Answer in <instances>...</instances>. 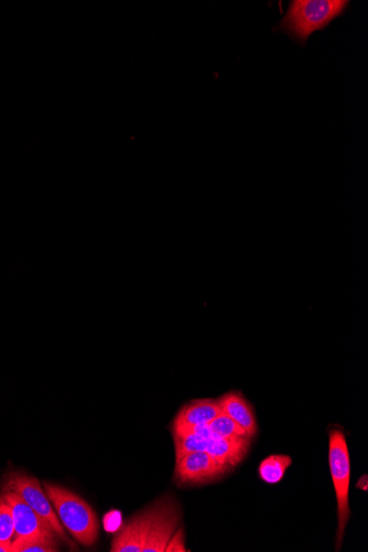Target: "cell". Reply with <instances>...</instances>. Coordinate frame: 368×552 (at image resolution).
Here are the masks:
<instances>
[{
	"label": "cell",
	"instance_id": "cell-17",
	"mask_svg": "<svg viewBox=\"0 0 368 552\" xmlns=\"http://www.w3.org/2000/svg\"><path fill=\"white\" fill-rule=\"evenodd\" d=\"M0 552H12V544L0 543Z\"/></svg>",
	"mask_w": 368,
	"mask_h": 552
},
{
	"label": "cell",
	"instance_id": "cell-2",
	"mask_svg": "<svg viewBox=\"0 0 368 552\" xmlns=\"http://www.w3.org/2000/svg\"><path fill=\"white\" fill-rule=\"evenodd\" d=\"M43 486L62 525L78 543L85 547L93 546L99 538V521L91 505L66 487L49 482L43 483Z\"/></svg>",
	"mask_w": 368,
	"mask_h": 552
},
{
	"label": "cell",
	"instance_id": "cell-4",
	"mask_svg": "<svg viewBox=\"0 0 368 552\" xmlns=\"http://www.w3.org/2000/svg\"><path fill=\"white\" fill-rule=\"evenodd\" d=\"M176 447V462L186 454L203 451L216 460L230 465L232 469L240 464L251 447V438H204L193 435L173 434Z\"/></svg>",
	"mask_w": 368,
	"mask_h": 552
},
{
	"label": "cell",
	"instance_id": "cell-13",
	"mask_svg": "<svg viewBox=\"0 0 368 552\" xmlns=\"http://www.w3.org/2000/svg\"><path fill=\"white\" fill-rule=\"evenodd\" d=\"M59 547L54 537L16 538L12 552H57Z\"/></svg>",
	"mask_w": 368,
	"mask_h": 552
},
{
	"label": "cell",
	"instance_id": "cell-11",
	"mask_svg": "<svg viewBox=\"0 0 368 552\" xmlns=\"http://www.w3.org/2000/svg\"><path fill=\"white\" fill-rule=\"evenodd\" d=\"M218 400L223 414L232 418L248 437L256 436L257 420L254 409L242 393L229 392Z\"/></svg>",
	"mask_w": 368,
	"mask_h": 552
},
{
	"label": "cell",
	"instance_id": "cell-8",
	"mask_svg": "<svg viewBox=\"0 0 368 552\" xmlns=\"http://www.w3.org/2000/svg\"><path fill=\"white\" fill-rule=\"evenodd\" d=\"M12 510L16 538L54 537L50 526L21 497L7 491L3 495Z\"/></svg>",
	"mask_w": 368,
	"mask_h": 552
},
{
	"label": "cell",
	"instance_id": "cell-3",
	"mask_svg": "<svg viewBox=\"0 0 368 552\" xmlns=\"http://www.w3.org/2000/svg\"><path fill=\"white\" fill-rule=\"evenodd\" d=\"M329 463L335 495L338 501L337 550L341 549L346 525L351 517L349 492L351 481V461L348 443L339 429L330 431Z\"/></svg>",
	"mask_w": 368,
	"mask_h": 552
},
{
	"label": "cell",
	"instance_id": "cell-14",
	"mask_svg": "<svg viewBox=\"0 0 368 552\" xmlns=\"http://www.w3.org/2000/svg\"><path fill=\"white\" fill-rule=\"evenodd\" d=\"M208 426L216 435L222 438L248 437L246 432L232 418L223 413L210 421Z\"/></svg>",
	"mask_w": 368,
	"mask_h": 552
},
{
	"label": "cell",
	"instance_id": "cell-9",
	"mask_svg": "<svg viewBox=\"0 0 368 552\" xmlns=\"http://www.w3.org/2000/svg\"><path fill=\"white\" fill-rule=\"evenodd\" d=\"M151 506L131 519L113 539L112 552H143L149 535Z\"/></svg>",
	"mask_w": 368,
	"mask_h": 552
},
{
	"label": "cell",
	"instance_id": "cell-5",
	"mask_svg": "<svg viewBox=\"0 0 368 552\" xmlns=\"http://www.w3.org/2000/svg\"><path fill=\"white\" fill-rule=\"evenodd\" d=\"M3 489L5 492L12 491L18 494L50 526L54 534L73 547L67 534L64 533L58 515L53 511L52 503L43 493L36 478L23 472H12L6 476Z\"/></svg>",
	"mask_w": 368,
	"mask_h": 552
},
{
	"label": "cell",
	"instance_id": "cell-6",
	"mask_svg": "<svg viewBox=\"0 0 368 552\" xmlns=\"http://www.w3.org/2000/svg\"><path fill=\"white\" fill-rule=\"evenodd\" d=\"M232 470L209 453L191 452L176 462L175 478L181 485H200L223 478Z\"/></svg>",
	"mask_w": 368,
	"mask_h": 552
},
{
	"label": "cell",
	"instance_id": "cell-16",
	"mask_svg": "<svg viewBox=\"0 0 368 552\" xmlns=\"http://www.w3.org/2000/svg\"><path fill=\"white\" fill-rule=\"evenodd\" d=\"M166 551L167 552H172V551L184 552V551H188L187 548H186V545H184V533H183L182 528H180L178 530V532H176L175 534L172 535V537L169 541V544L166 548Z\"/></svg>",
	"mask_w": 368,
	"mask_h": 552
},
{
	"label": "cell",
	"instance_id": "cell-1",
	"mask_svg": "<svg viewBox=\"0 0 368 552\" xmlns=\"http://www.w3.org/2000/svg\"><path fill=\"white\" fill-rule=\"evenodd\" d=\"M350 4L349 0H292L274 31L284 32L305 47L313 32L326 29L334 19L345 14Z\"/></svg>",
	"mask_w": 368,
	"mask_h": 552
},
{
	"label": "cell",
	"instance_id": "cell-7",
	"mask_svg": "<svg viewBox=\"0 0 368 552\" xmlns=\"http://www.w3.org/2000/svg\"><path fill=\"white\" fill-rule=\"evenodd\" d=\"M153 517L143 552H164L180 521V510L172 496H165L151 505Z\"/></svg>",
	"mask_w": 368,
	"mask_h": 552
},
{
	"label": "cell",
	"instance_id": "cell-15",
	"mask_svg": "<svg viewBox=\"0 0 368 552\" xmlns=\"http://www.w3.org/2000/svg\"><path fill=\"white\" fill-rule=\"evenodd\" d=\"M14 536L13 513L2 495L0 496V543L13 544Z\"/></svg>",
	"mask_w": 368,
	"mask_h": 552
},
{
	"label": "cell",
	"instance_id": "cell-12",
	"mask_svg": "<svg viewBox=\"0 0 368 552\" xmlns=\"http://www.w3.org/2000/svg\"><path fill=\"white\" fill-rule=\"evenodd\" d=\"M292 464V459L285 454H273L262 461L258 468V474L262 481L269 485L277 484L284 479L287 469Z\"/></svg>",
	"mask_w": 368,
	"mask_h": 552
},
{
	"label": "cell",
	"instance_id": "cell-10",
	"mask_svg": "<svg viewBox=\"0 0 368 552\" xmlns=\"http://www.w3.org/2000/svg\"><path fill=\"white\" fill-rule=\"evenodd\" d=\"M222 414L218 399H196L184 405L173 422V429H184L207 425Z\"/></svg>",
	"mask_w": 368,
	"mask_h": 552
}]
</instances>
